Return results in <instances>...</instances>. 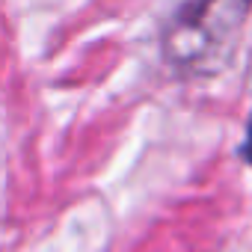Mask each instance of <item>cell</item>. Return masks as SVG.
Masks as SVG:
<instances>
[{
	"instance_id": "1",
	"label": "cell",
	"mask_w": 252,
	"mask_h": 252,
	"mask_svg": "<svg viewBox=\"0 0 252 252\" xmlns=\"http://www.w3.org/2000/svg\"><path fill=\"white\" fill-rule=\"evenodd\" d=\"M249 15V0H196L187 3L163 36V54L184 71H211L234 48Z\"/></svg>"
},
{
	"instance_id": "2",
	"label": "cell",
	"mask_w": 252,
	"mask_h": 252,
	"mask_svg": "<svg viewBox=\"0 0 252 252\" xmlns=\"http://www.w3.org/2000/svg\"><path fill=\"white\" fill-rule=\"evenodd\" d=\"M243 158L252 163V119H249V128H246V140H243Z\"/></svg>"
}]
</instances>
